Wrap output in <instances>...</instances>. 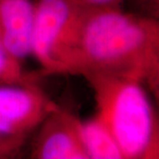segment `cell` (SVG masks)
<instances>
[{
	"mask_svg": "<svg viewBox=\"0 0 159 159\" xmlns=\"http://www.w3.org/2000/svg\"><path fill=\"white\" fill-rule=\"evenodd\" d=\"M89 73L138 81L158 99V19L121 6H90L72 74Z\"/></svg>",
	"mask_w": 159,
	"mask_h": 159,
	"instance_id": "cell-1",
	"label": "cell"
},
{
	"mask_svg": "<svg viewBox=\"0 0 159 159\" xmlns=\"http://www.w3.org/2000/svg\"><path fill=\"white\" fill-rule=\"evenodd\" d=\"M82 77L93 91L96 116L110 131L123 159H158L159 121L147 89L110 75L89 73Z\"/></svg>",
	"mask_w": 159,
	"mask_h": 159,
	"instance_id": "cell-2",
	"label": "cell"
},
{
	"mask_svg": "<svg viewBox=\"0 0 159 159\" xmlns=\"http://www.w3.org/2000/svg\"><path fill=\"white\" fill-rule=\"evenodd\" d=\"M90 6L75 0H36L31 54L44 74H72Z\"/></svg>",
	"mask_w": 159,
	"mask_h": 159,
	"instance_id": "cell-3",
	"label": "cell"
},
{
	"mask_svg": "<svg viewBox=\"0 0 159 159\" xmlns=\"http://www.w3.org/2000/svg\"><path fill=\"white\" fill-rule=\"evenodd\" d=\"M57 107L36 82L0 84V134L27 139Z\"/></svg>",
	"mask_w": 159,
	"mask_h": 159,
	"instance_id": "cell-4",
	"label": "cell"
},
{
	"mask_svg": "<svg viewBox=\"0 0 159 159\" xmlns=\"http://www.w3.org/2000/svg\"><path fill=\"white\" fill-rule=\"evenodd\" d=\"M80 124L76 116L58 106L39 125L31 158L89 159L81 140Z\"/></svg>",
	"mask_w": 159,
	"mask_h": 159,
	"instance_id": "cell-5",
	"label": "cell"
},
{
	"mask_svg": "<svg viewBox=\"0 0 159 159\" xmlns=\"http://www.w3.org/2000/svg\"><path fill=\"white\" fill-rule=\"evenodd\" d=\"M34 19L32 0H0V43L20 61L31 54Z\"/></svg>",
	"mask_w": 159,
	"mask_h": 159,
	"instance_id": "cell-6",
	"label": "cell"
},
{
	"mask_svg": "<svg viewBox=\"0 0 159 159\" xmlns=\"http://www.w3.org/2000/svg\"><path fill=\"white\" fill-rule=\"evenodd\" d=\"M80 135L89 159H123L118 144L97 116L81 121Z\"/></svg>",
	"mask_w": 159,
	"mask_h": 159,
	"instance_id": "cell-7",
	"label": "cell"
},
{
	"mask_svg": "<svg viewBox=\"0 0 159 159\" xmlns=\"http://www.w3.org/2000/svg\"><path fill=\"white\" fill-rule=\"evenodd\" d=\"M37 76L28 74L21 61L11 56L0 43V84L35 83Z\"/></svg>",
	"mask_w": 159,
	"mask_h": 159,
	"instance_id": "cell-8",
	"label": "cell"
},
{
	"mask_svg": "<svg viewBox=\"0 0 159 159\" xmlns=\"http://www.w3.org/2000/svg\"><path fill=\"white\" fill-rule=\"evenodd\" d=\"M27 139L0 134V159L15 157Z\"/></svg>",
	"mask_w": 159,
	"mask_h": 159,
	"instance_id": "cell-9",
	"label": "cell"
},
{
	"mask_svg": "<svg viewBox=\"0 0 159 159\" xmlns=\"http://www.w3.org/2000/svg\"><path fill=\"white\" fill-rule=\"evenodd\" d=\"M139 10L138 14L158 19L159 0H130Z\"/></svg>",
	"mask_w": 159,
	"mask_h": 159,
	"instance_id": "cell-10",
	"label": "cell"
},
{
	"mask_svg": "<svg viewBox=\"0 0 159 159\" xmlns=\"http://www.w3.org/2000/svg\"><path fill=\"white\" fill-rule=\"evenodd\" d=\"M83 5L93 7H105V6H121L124 0H75Z\"/></svg>",
	"mask_w": 159,
	"mask_h": 159,
	"instance_id": "cell-11",
	"label": "cell"
}]
</instances>
